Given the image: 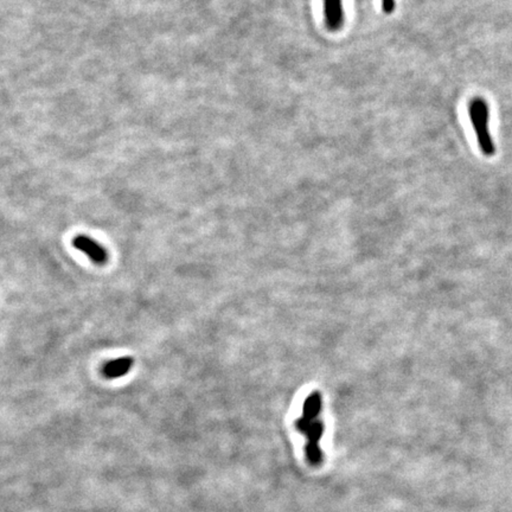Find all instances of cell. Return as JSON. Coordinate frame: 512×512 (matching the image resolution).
Returning a JSON list of instances; mask_svg holds the SVG:
<instances>
[{
	"mask_svg": "<svg viewBox=\"0 0 512 512\" xmlns=\"http://www.w3.org/2000/svg\"><path fill=\"white\" fill-rule=\"evenodd\" d=\"M321 402L316 394L306 400L304 412L295 422V428L307 437L305 447L306 460L313 467H319L324 460V454L319 447V441L323 437L324 423L318 419Z\"/></svg>",
	"mask_w": 512,
	"mask_h": 512,
	"instance_id": "cell-1",
	"label": "cell"
},
{
	"mask_svg": "<svg viewBox=\"0 0 512 512\" xmlns=\"http://www.w3.org/2000/svg\"><path fill=\"white\" fill-rule=\"evenodd\" d=\"M469 119L476 132V140L481 152L487 156H494L496 147L494 140L491 138L490 127H489L490 112L487 103L480 97L473 99L469 103Z\"/></svg>",
	"mask_w": 512,
	"mask_h": 512,
	"instance_id": "cell-2",
	"label": "cell"
},
{
	"mask_svg": "<svg viewBox=\"0 0 512 512\" xmlns=\"http://www.w3.org/2000/svg\"><path fill=\"white\" fill-rule=\"evenodd\" d=\"M73 245L80 252H85L92 262L97 263V265H103L108 260V252L106 249L103 248L99 242H96L89 236L78 235L73 240Z\"/></svg>",
	"mask_w": 512,
	"mask_h": 512,
	"instance_id": "cell-3",
	"label": "cell"
},
{
	"mask_svg": "<svg viewBox=\"0 0 512 512\" xmlns=\"http://www.w3.org/2000/svg\"><path fill=\"white\" fill-rule=\"evenodd\" d=\"M324 17L331 31L339 30L344 23L343 0H324Z\"/></svg>",
	"mask_w": 512,
	"mask_h": 512,
	"instance_id": "cell-4",
	"label": "cell"
},
{
	"mask_svg": "<svg viewBox=\"0 0 512 512\" xmlns=\"http://www.w3.org/2000/svg\"><path fill=\"white\" fill-rule=\"evenodd\" d=\"M134 364L132 357H120L113 359L103 366L102 373L107 378H119L126 375Z\"/></svg>",
	"mask_w": 512,
	"mask_h": 512,
	"instance_id": "cell-5",
	"label": "cell"
},
{
	"mask_svg": "<svg viewBox=\"0 0 512 512\" xmlns=\"http://www.w3.org/2000/svg\"><path fill=\"white\" fill-rule=\"evenodd\" d=\"M395 0H382V9L384 14H390L394 11Z\"/></svg>",
	"mask_w": 512,
	"mask_h": 512,
	"instance_id": "cell-6",
	"label": "cell"
}]
</instances>
